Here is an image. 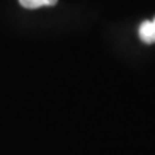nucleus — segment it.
<instances>
[{
  "label": "nucleus",
  "mask_w": 155,
  "mask_h": 155,
  "mask_svg": "<svg viewBox=\"0 0 155 155\" xmlns=\"http://www.w3.org/2000/svg\"><path fill=\"white\" fill-rule=\"evenodd\" d=\"M139 38L144 43H155V19L147 20L139 26Z\"/></svg>",
  "instance_id": "obj_1"
},
{
  "label": "nucleus",
  "mask_w": 155,
  "mask_h": 155,
  "mask_svg": "<svg viewBox=\"0 0 155 155\" xmlns=\"http://www.w3.org/2000/svg\"><path fill=\"white\" fill-rule=\"evenodd\" d=\"M25 9H39L43 6H55L58 0H19Z\"/></svg>",
  "instance_id": "obj_2"
}]
</instances>
